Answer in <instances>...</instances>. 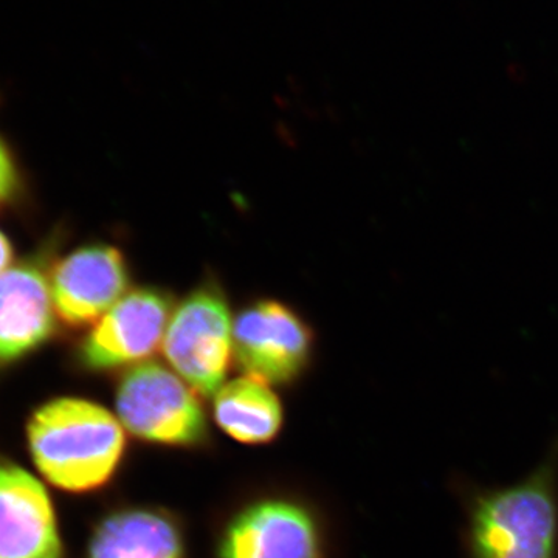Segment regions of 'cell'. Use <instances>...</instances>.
<instances>
[{
    "label": "cell",
    "mask_w": 558,
    "mask_h": 558,
    "mask_svg": "<svg viewBox=\"0 0 558 558\" xmlns=\"http://www.w3.org/2000/svg\"><path fill=\"white\" fill-rule=\"evenodd\" d=\"M216 422L227 435L244 444H266L282 425V407L266 381L241 377L215 396Z\"/></svg>",
    "instance_id": "12"
},
{
    "label": "cell",
    "mask_w": 558,
    "mask_h": 558,
    "mask_svg": "<svg viewBox=\"0 0 558 558\" xmlns=\"http://www.w3.org/2000/svg\"><path fill=\"white\" fill-rule=\"evenodd\" d=\"M171 299L159 289L132 290L95 325L81 347L94 371L116 369L148 359L165 339Z\"/></svg>",
    "instance_id": "6"
},
{
    "label": "cell",
    "mask_w": 558,
    "mask_h": 558,
    "mask_svg": "<svg viewBox=\"0 0 558 558\" xmlns=\"http://www.w3.org/2000/svg\"><path fill=\"white\" fill-rule=\"evenodd\" d=\"M28 450L36 469L54 487L84 494L105 486L123 457V427L90 400L58 398L27 422Z\"/></svg>",
    "instance_id": "1"
},
{
    "label": "cell",
    "mask_w": 558,
    "mask_h": 558,
    "mask_svg": "<svg viewBox=\"0 0 558 558\" xmlns=\"http://www.w3.org/2000/svg\"><path fill=\"white\" fill-rule=\"evenodd\" d=\"M220 558H319L317 526L292 502H258L227 529Z\"/></svg>",
    "instance_id": "9"
},
{
    "label": "cell",
    "mask_w": 558,
    "mask_h": 558,
    "mask_svg": "<svg viewBox=\"0 0 558 558\" xmlns=\"http://www.w3.org/2000/svg\"><path fill=\"white\" fill-rule=\"evenodd\" d=\"M16 183L17 174L13 157L3 140L0 138V205L10 199L11 194L16 190Z\"/></svg>",
    "instance_id": "13"
},
{
    "label": "cell",
    "mask_w": 558,
    "mask_h": 558,
    "mask_svg": "<svg viewBox=\"0 0 558 558\" xmlns=\"http://www.w3.org/2000/svg\"><path fill=\"white\" fill-rule=\"evenodd\" d=\"M117 414L132 435L167 446H194L207 429L193 389L159 363H142L121 379Z\"/></svg>",
    "instance_id": "4"
},
{
    "label": "cell",
    "mask_w": 558,
    "mask_h": 558,
    "mask_svg": "<svg viewBox=\"0 0 558 558\" xmlns=\"http://www.w3.org/2000/svg\"><path fill=\"white\" fill-rule=\"evenodd\" d=\"M311 349V329L279 301H258L234 319V357L250 377L266 384L296 379L310 362Z\"/></svg>",
    "instance_id": "5"
},
{
    "label": "cell",
    "mask_w": 558,
    "mask_h": 558,
    "mask_svg": "<svg viewBox=\"0 0 558 558\" xmlns=\"http://www.w3.org/2000/svg\"><path fill=\"white\" fill-rule=\"evenodd\" d=\"M128 284L130 274L119 248L98 244L75 250L51 274L54 312L72 328L92 325L123 299Z\"/></svg>",
    "instance_id": "7"
},
{
    "label": "cell",
    "mask_w": 558,
    "mask_h": 558,
    "mask_svg": "<svg viewBox=\"0 0 558 558\" xmlns=\"http://www.w3.org/2000/svg\"><path fill=\"white\" fill-rule=\"evenodd\" d=\"M50 279L38 264L9 267L0 274V365L31 354L54 328Z\"/></svg>",
    "instance_id": "10"
},
{
    "label": "cell",
    "mask_w": 558,
    "mask_h": 558,
    "mask_svg": "<svg viewBox=\"0 0 558 558\" xmlns=\"http://www.w3.org/2000/svg\"><path fill=\"white\" fill-rule=\"evenodd\" d=\"M229 303L216 286L191 292L168 323L165 357L194 391L216 396L223 387L233 352Z\"/></svg>",
    "instance_id": "3"
},
{
    "label": "cell",
    "mask_w": 558,
    "mask_h": 558,
    "mask_svg": "<svg viewBox=\"0 0 558 558\" xmlns=\"http://www.w3.org/2000/svg\"><path fill=\"white\" fill-rule=\"evenodd\" d=\"M13 258V250H11L10 241L7 240L5 234L0 231V274L9 269Z\"/></svg>",
    "instance_id": "14"
},
{
    "label": "cell",
    "mask_w": 558,
    "mask_h": 558,
    "mask_svg": "<svg viewBox=\"0 0 558 558\" xmlns=\"http://www.w3.org/2000/svg\"><path fill=\"white\" fill-rule=\"evenodd\" d=\"M182 538L170 519L153 510H123L102 520L89 558H182Z\"/></svg>",
    "instance_id": "11"
},
{
    "label": "cell",
    "mask_w": 558,
    "mask_h": 558,
    "mask_svg": "<svg viewBox=\"0 0 558 558\" xmlns=\"http://www.w3.org/2000/svg\"><path fill=\"white\" fill-rule=\"evenodd\" d=\"M557 538V457L519 483L476 495L470 505L472 558H556Z\"/></svg>",
    "instance_id": "2"
},
{
    "label": "cell",
    "mask_w": 558,
    "mask_h": 558,
    "mask_svg": "<svg viewBox=\"0 0 558 558\" xmlns=\"http://www.w3.org/2000/svg\"><path fill=\"white\" fill-rule=\"evenodd\" d=\"M0 558H64L53 502L38 478L0 458Z\"/></svg>",
    "instance_id": "8"
}]
</instances>
